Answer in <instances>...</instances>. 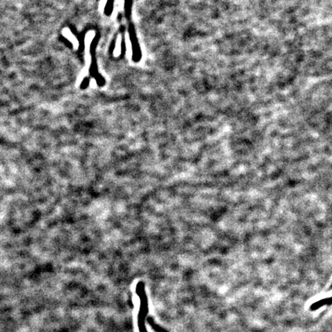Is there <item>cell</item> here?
<instances>
[{"instance_id":"6da1fadb","label":"cell","mask_w":332,"mask_h":332,"mask_svg":"<svg viewBox=\"0 0 332 332\" xmlns=\"http://www.w3.org/2000/svg\"><path fill=\"white\" fill-rule=\"evenodd\" d=\"M128 24V34H129L130 41L131 43V48H132V60L134 62H139L142 59L141 48H140V43L137 38V34L136 32V28L131 22V19L127 20Z\"/></svg>"},{"instance_id":"7a4b0ae2","label":"cell","mask_w":332,"mask_h":332,"mask_svg":"<svg viewBox=\"0 0 332 332\" xmlns=\"http://www.w3.org/2000/svg\"><path fill=\"white\" fill-rule=\"evenodd\" d=\"M99 40L98 37H95L92 40L90 46L91 55H92V64H91L90 72L91 76L96 80L97 84L103 87L106 84V80L104 78L99 74L98 71V65H97L96 57H95V49H96L98 41Z\"/></svg>"},{"instance_id":"3957f363","label":"cell","mask_w":332,"mask_h":332,"mask_svg":"<svg viewBox=\"0 0 332 332\" xmlns=\"http://www.w3.org/2000/svg\"><path fill=\"white\" fill-rule=\"evenodd\" d=\"M115 0H107L106 7H105L104 13L106 16H110L113 14V9H114Z\"/></svg>"},{"instance_id":"277c9868","label":"cell","mask_w":332,"mask_h":332,"mask_svg":"<svg viewBox=\"0 0 332 332\" xmlns=\"http://www.w3.org/2000/svg\"><path fill=\"white\" fill-rule=\"evenodd\" d=\"M89 85V78H85L83 80H82V83L80 85V88L82 89H86V88H88Z\"/></svg>"}]
</instances>
